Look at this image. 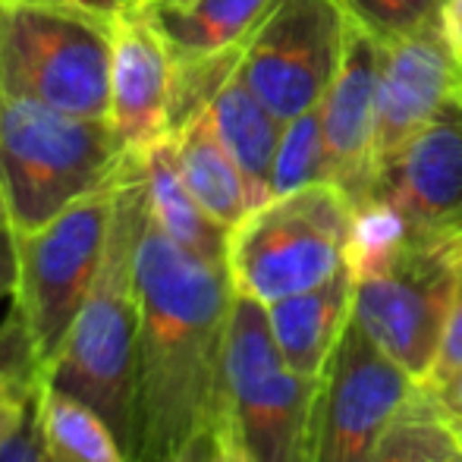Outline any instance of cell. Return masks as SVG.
<instances>
[{
	"instance_id": "6da1fadb",
	"label": "cell",
	"mask_w": 462,
	"mask_h": 462,
	"mask_svg": "<svg viewBox=\"0 0 462 462\" xmlns=\"http://www.w3.org/2000/svg\"><path fill=\"white\" fill-rule=\"evenodd\" d=\"M226 264L173 243L142 211L135 239V377L129 462H167L211 438L226 409Z\"/></svg>"
},
{
	"instance_id": "7a4b0ae2",
	"label": "cell",
	"mask_w": 462,
	"mask_h": 462,
	"mask_svg": "<svg viewBox=\"0 0 462 462\" xmlns=\"http://www.w3.org/2000/svg\"><path fill=\"white\" fill-rule=\"evenodd\" d=\"M145 195L139 164L129 154L116 180L114 217L97 277L69 328L63 346L42 368V381L76 400L88 402L116 431L129 450L133 431V377H135V239H139Z\"/></svg>"
},
{
	"instance_id": "3957f363",
	"label": "cell",
	"mask_w": 462,
	"mask_h": 462,
	"mask_svg": "<svg viewBox=\"0 0 462 462\" xmlns=\"http://www.w3.org/2000/svg\"><path fill=\"white\" fill-rule=\"evenodd\" d=\"M129 152L107 120L0 95V183L13 230L48 224L120 177Z\"/></svg>"
},
{
	"instance_id": "277c9868",
	"label": "cell",
	"mask_w": 462,
	"mask_h": 462,
	"mask_svg": "<svg viewBox=\"0 0 462 462\" xmlns=\"http://www.w3.org/2000/svg\"><path fill=\"white\" fill-rule=\"evenodd\" d=\"M114 13L79 4L0 0V95L107 120Z\"/></svg>"
},
{
	"instance_id": "5b68a950",
	"label": "cell",
	"mask_w": 462,
	"mask_h": 462,
	"mask_svg": "<svg viewBox=\"0 0 462 462\" xmlns=\"http://www.w3.org/2000/svg\"><path fill=\"white\" fill-rule=\"evenodd\" d=\"M353 205L334 183H311L252 208L226 239L233 290L262 305L315 290L346 268Z\"/></svg>"
},
{
	"instance_id": "8992f818",
	"label": "cell",
	"mask_w": 462,
	"mask_h": 462,
	"mask_svg": "<svg viewBox=\"0 0 462 462\" xmlns=\"http://www.w3.org/2000/svg\"><path fill=\"white\" fill-rule=\"evenodd\" d=\"M226 412L252 462H309L318 381L296 374L271 334L268 305L233 296L226 328Z\"/></svg>"
},
{
	"instance_id": "52a82bcc",
	"label": "cell",
	"mask_w": 462,
	"mask_h": 462,
	"mask_svg": "<svg viewBox=\"0 0 462 462\" xmlns=\"http://www.w3.org/2000/svg\"><path fill=\"white\" fill-rule=\"evenodd\" d=\"M116 180L73 201L48 224L16 233L19 280L13 305L29 328L42 368L63 346L104 262Z\"/></svg>"
},
{
	"instance_id": "ba28073f",
	"label": "cell",
	"mask_w": 462,
	"mask_h": 462,
	"mask_svg": "<svg viewBox=\"0 0 462 462\" xmlns=\"http://www.w3.org/2000/svg\"><path fill=\"white\" fill-rule=\"evenodd\" d=\"M462 277V239H409L383 274L353 280V321L387 359L425 383Z\"/></svg>"
},
{
	"instance_id": "9c48e42d",
	"label": "cell",
	"mask_w": 462,
	"mask_h": 462,
	"mask_svg": "<svg viewBox=\"0 0 462 462\" xmlns=\"http://www.w3.org/2000/svg\"><path fill=\"white\" fill-rule=\"evenodd\" d=\"M346 13L337 0H274L239 57V79L290 123L315 110L340 67Z\"/></svg>"
},
{
	"instance_id": "30bf717a",
	"label": "cell",
	"mask_w": 462,
	"mask_h": 462,
	"mask_svg": "<svg viewBox=\"0 0 462 462\" xmlns=\"http://www.w3.org/2000/svg\"><path fill=\"white\" fill-rule=\"evenodd\" d=\"M415 381L353 321L318 381L309 462H371L383 431L406 409Z\"/></svg>"
},
{
	"instance_id": "8fae6325",
	"label": "cell",
	"mask_w": 462,
	"mask_h": 462,
	"mask_svg": "<svg viewBox=\"0 0 462 462\" xmlns=\"http://www.w3.org/2000/svg\"><path fill=\"white\" fill-rule=\"evenodd\" d=\"M371 199L387 201L412 239H462V88L377 171Z\"/></svg>"
},
{
	"instance_id": "7c38bea8",
	"label": "cell",
	"mask_w": 462,
	"mask_h": 462,
	"mask_svg": "<svg viewBox=\"0 0 462 462\" xmlns=\"http://www.w3.org/2000/svg\"><path fill=\"white\" fill-rule=\"evenodd\" d=\"M377 76H381V38L346 16L343 54L318 114H321L324 154H328V183H334L349 205L371 199L377 126Z\"/></svg>"
},
{
	"instance_id": "4fadbf2b",
	"label": "cell",
	"mask_w": 462,
	"mask_h": 462,
	"mask_svg": "<svg viewBox=\"0 0 462 462\" xmlns=\"http://www.w3.org/2000/svg\"><path fill=\"white\" fill-rule=\"evenodd\" d=\"M462 88V63L440 23L381 42L374 164L381 171ZM377 180V177H374Z\"/></svg>"
},
{
	"instance_id": "5bb4252c",
	"label": "cell",
	"mask_w": 462,
	"mask_h": 462,
	"mask_svg": "<svg viewBox=\"0 0 462 462\" xmlns=\"http://www.w3.org/2000/svg\"><path fill=\"white\" fill-rule=\"evenodd\" d=\"M173 57L135 6L114 13L107 123L129 154L171 139Z\"/></svg>"
},
{
	"instance_id": "9a60e30c",
	"label": "cell",
	"mask_w": 462,
	"mask_h": 462,
	"mask_svg": "<svg viewBox=\"0 0 462 462\" xmlns=\"http://www.w3.org/2000/svg\"><path fill=\"white\" fill-rule=\"evenodd\" d=\"M274 0H142L135 10L148 19L173 63L205 60L243 51Z\"/></svg>"
},
{
	"instance_id": "2e32d148",
	"label": "cell",
	"mask_w": 462,
	"mask_h": 462,
	"mask_svg": "<svg viewBox=\"0 0 462 462\" xmlns=\"http://www.w3.org/2000/svg\"><path fill=\"white\" fill-rule=\"evenodd\" d=\"M353 315V277L343 268L328 283L268 305V321L283 362L309 381H321L334 346Z\"/></svg>"
},
{
	"instance_id": "e0dca14e",
	"label": "cell",
	"mask_w": 462,
	"mask_h": 462,
	"mask_svg": "<svg viewBox=\"0 0 462 462\" xmlns=\"http://www.w3.org/2000/svg\"><path fill=\"white\" fill-rule=\"evenodd\" d=\"M142 180V195H145V208L152 220L183 249L195 255L208 258V262L226 264V239L230 230L220 226L205 208L195 201L189 192L183 173L177 167V154H173V142L164 139L158 145L145 148L135 154Z\"/></svg>"
},
{
	"instance_id": "ac0fdd59",
	"label": "cell",
	"mask_w": 462,
	"mask_h": 462,
	"mask_svg": "<svg viewBox=\"0 0 462 462\" xmlns=\"http://www.w3.org/2000/svg\"><path fill=\"white\" fill-rule=\"evenodd\" d=\"M208 116L217 139L243 171L252 208L271 201V171H274L283 123L258 101L255 92L239 79V73H233L230 82L217 92L208 107Z\"/></svg>"
},
{
	"instance_id": "d6986e66",
	"label": "cell",
	"mask_w": 462,
	"mask_h": 462,
	"mask_svg": "<svg viewBox=\"0 0 462 462\" xmlns=\"http://www.w3.org/2000/svg\"><path fill=\"white\" fill-rule=\"evenodd\" d=\"M171 142L173 154H177V167L183 173L189 192L195 195V201L220 226L233 230L252 211V201L243 171L230 158L224 142L217 139L208 110L195 116V120H189L183 129H177L171 135Z\"/></svg>"
},
{
	"instance_id": "ffe728a7",
	"label": "cell",
	"mask_w": 462,
	"mask_h": 462,
	"mask_svg": "<svg viewBox=\"0 0 462 462\" xmlns=\"http://www.w3.org/2000/svg\"><path fill=\"white\" fill-rule=\"evenodd\" d=\"M35 419L48 462H129L116 431L88 402L38 383Z\"/></svg>"
},
{
	"instance_id": "44dd1931",
	"label": "cell",
	"mask_w": 462,
	"mask_h": 462,
	"mask_svg": "<svg viewBox=\"0 0 462 462\" xmlns=\"http://www.w3.org/2000/svg\"><path fill=\"white\" fill-rule=\"evenodd\" d=\"M406 220L381 199H365L353 208V224H349V243H346V271L353 280H365L383 274L402 249L409 245Z\"/></svg>"
},
{
	"instance_id": "7402d4cb",
	"label": "cell",
	"mask_w": 462,
	"mask_h": 462,
	"mask_svg": "<svg viewBox=\"0 0 462 462\" xmlns=\"http://www.w3.org/2000/svg\"><path fill=\"white\" fill-rule=\"evenodd\" d=\"M459 450L462 444L447 431L444 421L428 412L419 387H415L406 409L383 431L371 462H450Z\"/></svg>"
},
{
	"instance_id": "603a6c76",
	"label": "cell",
	"mask_w": 462,
	"mask_h": 462,
	"mask_svg": "<svg viewBox=\"0 0 462 462\" xmlns=\"http://www.w3.org/2000/svg\"><path fill=\"white\" fill-rule=\"evenodd\" d=\"M311 183H328V154H324L318 107L283 123V135H280L274 154V171H271V199L290 195Z\"/></svg>"
},
{
	"instance_id": "cb8c5ba5",
	"label": "cell",
	"mask_w": 462,
	"mask_h": 462,
	"mask_svg": "<svg viewBox=\"0 0 462 462\" xmlns=\"http://www.w3.org/2000/svg\"><path fill=\"white\" fill-rule=\"evenodd\" d=\"M337 4L374 38L393 42L440 23L447 0H337Z\"/></svg>"
},
{
	"instance_id": "d4e9b609",
	"label": "cell",
	"mask_w": 462,
	"mask_h": 462,
	"mask_svg": "<svg viewBox=\"0 0 462 462\" xmlns=\"http://www.w3.org/2000/svg\"><path fill=\"white\" fill-rule=\"evenodd\" d=\"M457 374H462V277L457 283V296H453L450 315H447L438 356H434L425 383H419V387L434 390V387H440V383L453 381Z\"/></svg>"
},
{
	"instance_id": "484cf974",
	"label": "cell",
	"mask_w": 462,
	"mask_h": 462,
	"mask_svg": "<svg viewBox=\"0 0 462 462\" xmlns=\"http://www.w3.org/2000/svg\"><path fill=\"white\" fill-rule=\"evenodd\" d=\"M42 383V371H4L0 374V440L25 419Z\"/></svg>"
},
{
	"instance_id": "4316f807",
	"label": "cell",
	"mask_w": 462,
	"mask_h": 462,
	"mask_svg": "<svg viewBox=\"0 0 462 462\" xmlns=\"http://www.w3.org/2000/svg\"><path fill=\"white\" fill-rule=\"evenodd\" d=\"M4 371H42L35 343H32V334L25 328L23 315L16 311V305L0 321V374Z\"/></svg>"
},
{
	"instance_id": "83f0119b",
	"label": "cell",
	"mask_w": 462,
	"mask_h": 462,
	"mask_svg": "<svg viewBox=\"0 0 462 462\" xmlns=\"http://www.w3.org/2000/svg\"><path fill=\"white\" fill-rule=\"evenodd\" d=\"M0 462H48L42 434H38L35 402H32V409L25 412V419L0 440Z\"/></svg>"
},
{
	"instance_id": "f1b7e54d",
	"label": "cell",
	"mask_w": 462,
	"mask_h": 462,
	"mask_svg": "<svg viewBox=\"0 0 462 462\" xmlns=\"http://www.w3.org/2000/svg\"><path fill=\"white\" fill-rule=\"evenodd\" d=\"M419 396L428 406V412L438 421H444L447 431L462 444V374H457L453 381L440 383V387H434V390L419 387Z\"/></svg>"
},
{
	"instance_id": "f546056e",
	"label": "cell",
	"mask_w": 462,
	"mask_h": 462,
	"mask_svg": "<svg viewBox=\"0 0 462 462\" xmlns=\"http://www.w3.org/2000/svg\"><path fill=\"white\" fill-rule=\"evenodd\" d=\"M208 462H252L249 450L243 444V434L236 431L230 412L224 409L220 421L211 431V450H208Z\"/></svg>"
},
{
	"instance_id": "4dcf8cb0",
	"label": "cell",
	"mask_w": 462,
	"mask_h": 462,
	"mask_svg": "<svg viewBox=\"0 0 462 462\" xmlns=\"http://www.w3.org/2000/svg\"><path fill=\"white\" fill-rule=\"evenodd\" d=\"M19 280V239L13 226H0V302L13 299Z\"/></svg>"
},
{
	"instance_id": "1f68e13d",
	"label": "cell",
	"mask_w": 462,
	"mask_h": 462,
	"mask_svg": "<svg viewBox=\"0 0 462 462\" xmlns=\"http://www.w3.org/2000/svg\"><path fill=\"white\" fill-rule=\"evenodd\" d=\"M440 29H444L453 54H457L462 63V0H447L444 13H440Z\"/></svg>"
},
{
	"instance_id": "d6a6232c",
	"label": "cell",
	"mask_w": 462,
	"mask_h": 462,
	"mask_svg": "<svg viewBox=\"0 0 462 462\" xmlns=\"http://www.w3.org/2000/svg\"><path fill=\"white\" fill-rule=\"evenodd\" d=\"M208 450H211V438L201 440V444H195V447H189L186 453H180V457H173L167 462H208Z\"/></svg>"
},
{
	"instance_id": "836d02e7",
	"label": "cell",
	"mask_w": 462,
	"mask_h": 462,
	"mask_svg": "<svg viewBox=\"0 0 462 462\" xmlns=\"http://www.w3.org/2000/svg\"><path fill=\"white\" fill-rule=\"evenodd\" d=\"M44 4H79V6H95V10H107L114 13L110 0H44Z\"/></svg>"
},
{
	"instance_id": "e575fe53",
	"label": "cell",
	"mask_w": 462,
	"mask_h": 462,
	"mask_svg": "<svg viewBox=\"0 0 462 462\" xmlns=\"http://www.w3.org/2000/svg\"><path fill=\"white\" fill-rule=\"evenodd\" d=\"M0 226H13L10 208H6V195H4V183H0Z\"/></svg>"
},
{
	"instance_id": "d590c367",
	"label": "cell",
	"mask_w": 462,
	"mask_h": 462,
	"mask_svg": "<svg viewBox=\"0 0 462 462\" xmlns=\"http://www.w3.org/2000/svg\"><path fill=\"white\" fill-rule=\"evenodd\" d=\"M135 4H142V0H116V10H120V6H135Z\"/></svg>"
},
{
	"instance_id": "8d00e7d4",
	"label": "cell",
	"mask_w": 462,
	"mask_h": 462,
	"mask_svg": "<svg viewBox=\"0 0 462 462\" xmlns=\"http://www.w3.org/2000/svg\"><path fill=\"white\" fill-rule=\"evenodd\" d=\"M450 462H462V450H459V453H457V457H453Z\"/></svg>"
},
{
	"instance_id": "74e56055",
	"label": "cell",
	"mask_w": 462,
	"mask_h": 462,
	"mask_svg": "<svg viewBox=\"0 0 462 462\" xmlns=\"http://www.w3.org/2000/svg\"><path fill=\"white\" fill-rule=\"evenodd\" d=\"M110 6H114V10H116V0H110Z\"/></svg>"
}]
</instances>
